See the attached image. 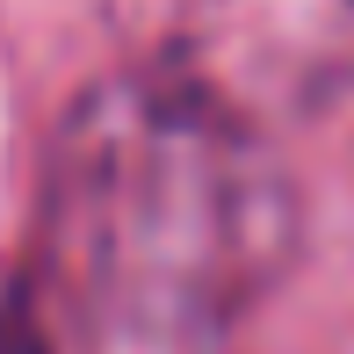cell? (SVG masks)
<instances>
[{
    "label": "cell",
    "instance_id": "7a4b0ae2",
    "mask_svg": "<svg viewBox=\"0 0 354 354\" xmlns=\"http://www.w3.org/2000/svg\"><path fill=\"white\" fill-rule=\"evenodd\" d=\"M145 66L239 102L246 116H311L354 94V0H109Z\"/></svg>",
    "mask_w": 354,
    "mask_h": 354
},
{
    "label": "cell",
    "instance_id": "6da1fadb",
    "mask_svg": "<svg viewBox=\"0 0 354 354\" xmlns=\"http://www.w3.org/2000/svg\"><path fill=\"white\" fill-rule=\"evenodd\" d=\"M268 131L145 58L73 94L22 268L58 354H217L275 297L304 203Z\"/></svg>",
    "mask_w": 354,
    "mask_h": 354
}]
</instances>
